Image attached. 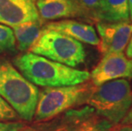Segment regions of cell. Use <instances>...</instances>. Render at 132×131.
Segmentation results:
<instances>
[{"label":"cell","mask_w":132,"mask_h":131,"mask_svg":"<svg viewBox=\"0 0 132 131\" xmlns=\"http://www.w3.org/2000/svg\"><path fill=\"white\" fill-rule=\"evenodd\" d=\"M38 19L36 4L31 0H0L1 24L13 27Z\"/></svg>","instance_id":"cell-9"},{"label":"cell","mask_w":132,"mask_h":131,"mask_svg":"<svg viewBox=\"0 0 132 131\" xmlns=\"http://www.w3.org/2000/svg\"><path fill=\"white\" fill-rule=\"evenodd\" d=\"M27 126L22 122H0V131H22Z\"/></svg>","instance_id":"cell-17"},{"label":"cell","mask_w":132,"mask_h":131,"mask_svg":"<svg viewBox=\"0 0 132 131\" xmlns=\"http://www.w3.org/2000/svg\"><path fill=\"white\" fill-rule=\"evenodd\" d=\"M94 111L95 110L89 106L71 108L63 112L61 117L53 118V122L41 124L36 129L38 131H76L80 123Z\"/></svg>","instance_id":"cell-11"},{"label":"cell","mask_w":132,"mask_h":131,"mask_svg":"<svg viewBox=\"0 0 132 131\" xmlns=\"http://www.w3.org/2000/svg\"><path fill=\"white\" fill-rule=\"evenodd\" d=\"M85 103L96 114L117 125L132 107V89L125 78L109 81L93 86Z\"/></svg>","instance_id":"cell-3"},{"label":"cell","mask_w":132,"mask_h":131,"mask_svg":"<svg viewBox=\"0 0 132 131\" xmlns=\"http://www.w3.org/2000/svg\"><path fill=\"white\" fill-rule=\"evenodd\" d=\"M122 124H131L132 125V107L128 111V113L126 114V116L123 118L121 121Z\"/></svg>","instance_id":"cell-20"},{"label":"cell","mask_w":132,"mask_h":131,"mask_svg":"<svg viewBox=\"0 0 132 131\" xmlns=\"http://www.w3.org/2000/svg\"><path fill=\"white\" fill-rule=\"evenodd\" d=\"M44 22L41 19H38L13 27L16 46L20 51L28 50L35 43L44 31Z\"/></svg>","instance_id":"cell-13"},{"label":"cell","mask_w":132,"mask_h":131,"mask_svg":"<svg viewBox=\"0 0 132 131\" xmlns=\"http://www.w3.org/2000/svg\"><path fill=\"white\" fill-rule=\"evenodd\" d=\"M96 29L100 36L98 49L102 55L122 53L130 41L132 33V23L98 21Z\"/></svg>","instance_id":"cell-7"},{"label":"cell","mask_w":132,"mask_h":131,"mask_svg":"<svg viewBox=\"0 0 132 131\" xmlns=\"http://www.w3.org/2000/svg\"><path fill=\"white\" fill-rule=\"evenodd\" d=\"M45 30L56 31L64 33L80 43H85L93 46H99L100 38L92 25L73 20L52 21L44 25Z\"/></svg>","instance_id":"cell-10"},{"label":"cell","mask_w":132,"mask_h":131,"mask_svg":"<svg viewBox=\"0 0 132 131\" xmlns=\"http://www.w3.org/2000/svg\"><path fill=\"white\" fill-rule=\"evenodd\" d=\"M74 1L77 2L84 9H85L89 12H90L92 15V18H93V12L98 6L100 0H74Z\"/></svg>","instance_id":"cell-18"},{"label":"cell","mask_w":132,"mask_h":131,"mask_svg":"<svg viewBox=\"0 0 132 131\" xmlns=\"http://www.w3.org/2000/svg\"><path fill=\"white\" fill-rule=\"evenodd\" d=\"M19 72L32 83L41 87H62L77 85L87 82L90 75L41 55L26 52L13 60Z\"/></svg>","instance_id":"cell-1"},{"label":"cell","mask_w":132,"mask_h":131,"mask_svg":"<svg viewBox=\"0 0 132 131\" xmlns=\"http://www.w3.org/2000/svg\"><path fill=\"white\" fill-rule=\"evenodd\" d=\"M39 90L10 60L0 57V96L25 121L33 120Z\"/></svg>","instance_id":"cell-2"},{"label":"cell","mask_w":132,"mask_h":131,"mask_svg":"<svg viewBox=\"0 0 132 131\" xmlns=\"http://www.w3.org/2000/svg\"><path fill=\"white\" fill-rule=\"evenodd\" d=\"M19 118L16 111L0 96V122L16 121Z\"/></svg>","instance_id":"cell-16"},{"label":"cell","mask_w":132,"mask_h":131,"mask_svg":"<svg viewBox=\"0 0 132 131\" xmlns=\"http://www.w3.org/2000/svg\"><path fill=\"white\" fill-rule=\"evenodd\" d=\"M126 51H125V55L126 57L130 58V59H132V33L130 38V41L128 43V45L126 47Z\"/></svg>","instance_id":"cell-21"},{"label":"cell","mask_w":132,"mask_h":131,"mask_svg":"<svg viewBox=\"0 0 132 131\" xmlns=\"http://www.w3.org/2000/svg\"><path fill=\"white\" fill-rule=\"evenodd\" d=\"M129 4V14H130V20L132 21V0H128Z\"/></svg>","instance_id":"cell-22"},{"label":"cell","mask_w":132,"mask_h":131,"mask_svg":"<svg viewBox=\"0 0 132 131\" xmlns=\"http://www.w3.org/2000/svg\"><path fill=\"white\" fill-rule=\"evenodd\" d=\"M28 52L73 68L85 62L86 57L79 41L64 33L45 29Z\"/></svg>","instance_id":"cell-5"},{"label":"cell","mask_w":132,"mask_h":131,"mask_svg":"<svg viewBox=\"0 0 132 131\" xmlns=\"http://www.w3.org/2000/svg\"><path fill=\"white\" fill-rule=\"evenodd\" d=\"M36 7L39 18L44 21L76 17L93 20L91 13L74 0H37Z\"/></svg>","instance_id":"cell-8"},{"label":"cell","mask_w":132,"mask_h":131,"mask_svg":"<svg viewBox=\"0 0 132 131\" xmlns=\"http://www.w3.org/2000/svg\"><path fill=\"white\" fill-rule=\"evenodd\" d=\"M113 131H132V125L131 124H122L116 126L114 125Z\"/></svg>","instance_id":"cell-19"},{"label":"cell","mask_w":132,"mask_h":131,"mask_svg":"<svg viewBox=\"0 0 132 131\" xmlns=\"http://www.w3.org/2000/svg\"><path fill=\"white\" fill-rule=\"evenodd\" d=\"M93 20L102 22H129L128 0H100Z\"/></svg>","instance_id":"cell-12"},{"label":"cell","mask_w":132,"mask_h":131,"mask_svg":"<svg viewBox=\"0 0 132 131\" xmlns=\"http://www.w3.org/2000/svg\"><path fill=\"white\" fill-rule=\"evenodd\" d=\"M22 131H38L35 128H29V127H27L26 129H24Z\"/></svg>","instance_id":"cell-23"},{"label":"cell","mask_w":132,"mask_h":131,"mask_svg":"<svg viewBox=\"0 0 132 131\" xmlns=\"http://www.w3.org/2000/svg\"><path fill=\"white\" fill-rule=\"evenodd\" d=\"M114 125L94 111L80 123L76 131H113Z\"/></svg>","instance_id":"cell-14"},{"label":"cell","mask_w":132,"mask_h":131,"mask_svg":"<svg viewBox=\"0 0 132 131\" xmlns=\"http://www.w3.org/2000/svg\"><path fill=\"white\" fill-rule=\"evenodd\" d=\"M90 80L94 86L119 78L132 77V59L123 53H109L103 55L102 59L91 72Z\"/></svg>","instance_id":"cell-6"},{"label":"cell","mask_w":132,"mask_h":131,"mask_svg":"<svg viewBox=\"0 0 132 131\" xmlns=\"http://www.w3.org/2000/svg\"><path fill=\"white\" fill-rule=\"evenodd\" d=\"M91 83L62 87H46L39 92L33 120L44 123L52 120L78 104L85 103L93 88Z\"/></svg>","instance_id":"cell-4"},{"label":"cell","mask_w":132,"mask_h":131,"mask_svg":"<svg viewBox=\"0 0 132 131\" xmlns=\"http://www.w3.org/2000/svg\"><path fill=\"white\" fill-rule=\"evenodd\" d=\"M15 38L13 30L6 25L0 23V54L15 51Z\"/></svg>","instance_id":"cell-15"},{"label":"cell","mask_w":132,"mask_h":131,"mask_svg":"<svg viewBox=\"0 0 132 131\" xmlns=\"http://www.w3.org/2000/svg\"><path fill=\"white\" fill-rule=\"evenodd\" d=\"M31 1H32V2H34V3H35L36 1H37V0H31Z\"/></svg>","instance_id":"cell-24"}]
</instances>
